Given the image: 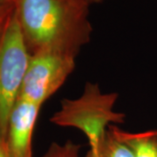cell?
I'll list each match as a JSON object with an SVG mask.
<instances>
[{
  "label": "cell",
  "mask_w": 157,
  "mask_h": 157,
  "mask_svg": "<svg viewBox=\"0 0 157 157\" xmlns=\"http://www.w3.org/2000/svg\"><path fill=\"white\" fill-rule=\"evenodd\" d=\"M83 157H134L132 151L107 130L103 140L94 147H90Z\"/></svg>",
  "instance_id": "52a82bcc"
},
{
  "label": "cell",
  "mask_w": 157,
  "mask_h": 157,
  "mask_svg": "<svg viewBox=\"0 0 157 157\" xmlns=\"http://www.w3.org/2000/svg\"><path fill=\"white\" fill-rule=\"evenodd\" d=\"M41 157H83L80 155V145L67 140L60 144L52 142Z\"/></svg>",
  "instance_id": "ba28073f"
},
{
  "label": "cell",
  "mask_w": 157,
  "mask_h": 157,
  "mask_svg": "<svg viewBox=\"0 0 157 157\" xmlns=\"http://www.w3.org/2000/svg\"><path fill=\"white\" fill-rule=\"evenodd\" d=\"M102 0H92V4L93 3H98V2H101Z\"/></svg>",
  "instance_id": "4fadbf2b"
},
{
  "label": "cell",
  "mask_w": 157,
  "mask_h": 157,
  "mask_svg": "<svg viewBox=\"0 0 157 157\" xmlns=\"http://www.w3.org/2000/svg\"><path fill=\"white\" fill-rule=\"evenodd\" d=\"M0 157H11L6 147V142L1 140H0Z\"/></svg>",
  "instance_id": "30bf717a"
},
{
  "label": "cell",
  "mask_w": 157,
  "mask_h": 157,
  "mask_svg": "<svg viewBox=\"0 0 157 157\" xmlns=\"http://www.w3.org/2000/svg\"><path fill=\"white\" fill-rule=\"evenodd\" d=\"M30 52L13 11L0 39V140L6 141L8 122L19 99Z\"/></svg>",
  "instance_id": "3957f363"
},
{
  "label": "cell",
  "mask_w": 157,
  "mask_h": 157,
  "mask_svg": "<svg viewBox=\"0 0 157 157\" xmlns=\"http://www.w3.org/2000/svg\"><path fill=\"white\" fill-rule=\"evenodd\" d=\"M40 107L18 99L8 122L6 147L11 157L33 156V135Z\"/></svg>",
  "instance_id": "5b68a950"
},
{
  "label": "cell",
  "mask_w": 157,
  "mask_h": 157,
  "mask_svg": "<svg viewBox=\"0 0 157 157\" xmlns=\"http://www.w3.org/2000/svg\"><path fill=\"white\" fill-rule=\"evenodd\" d=\"M88 7L69 0H14L30 53L52 51L77 58L92 35Z\"/></svg>",
  "instance_id": "6da1fadb"
},
{
  "label": "cell",
  "mask_w": 157,
  "mask_h": 157,
  "mask_svg": "<svg viewBox=\"0 0 157 157\" xmlns=\"http://www.w3.org/2000/svg\"><path fill=\"white\" fill-rule=\"evenodd\" d=\"M14 11V3L0 5V39L6 29L9 18Z\"/></svg>",
  "instance_id": "9c48e42d"
},
{
  "label": "cell",
  "mask_w": 157,
  "mask_h": 157,
  "mask_svg": "<svg viewBox=\"0 0 157 157\" xmlns=\"http://www.w3.org/2000/svg\"><path fill=\"white\" fill-rule=\"evenodd\" d=\"M75 59V57L52 51L31 53L19 99L42 107L73 73Z\"/></svg>",
  "instance_id": "277c9868"
},
{
  "label": "cell",
  "mask_w": 157,
  "mask_h": 157,
  "mask_svg": "<svg viewBox=\"0 0 157 157\" xmlns=\"http://www.w3.org/2000/svg\"><path fill=\"white\" fill-rule=\"evenodd\" d=\"M9 3H14V0H0V5L9 4Z\"/></svg>",
  "instance_id": "7c38bea8"
},
{
  "label": "cell",
  "mask_w": 157,
  "mask_h": 157,
  "mask_svg": "<svg viewBox=\"0 0 157 157\" xmlns=\"http://www.w3.org/2000/svg\"><path fill=\"white\" fill-rule=\"evenodd\" d=\"M69 1H72L74 3H77L79 5H83V6H89L92 4V0H69Z\"/></svg>",
  "instance_id": "8fae6325"
},
{
  "label": "cell",
  "mask_w": 157,
  "mask_h": 157,
  "mask_svg": "<svg viewBox=\"0 0 157 157\" xmlns=\"http://www.w3.org/2000/svg\"><path fill=\"white\" fill-rule=\"evenodd\" d=\"M117 99V93H104L98 84L86 82L78 98L62 100L50 121L59 127L78 129L86 135L90 147H94L110 126L125 122L126 114L114 110Z\"/></svg>",
  "instance_id": "7a4b0ae2"
},
{
  "label": "cell",
  "mask_w": 157,
  "mask_h": 157,
  "mask_svg": "<svg viewBox=\"0 0 157 157\" xmlns=\"http://www.w3.org/2000/svg\"><path fill=\"white\" fill-rule=\"evenodd\" d=\"M108 130L132 151L134 157H157V130L132 133L112 125Z\"/></svg>",
  "instance_id": "8992f818"
}]
</instances>
